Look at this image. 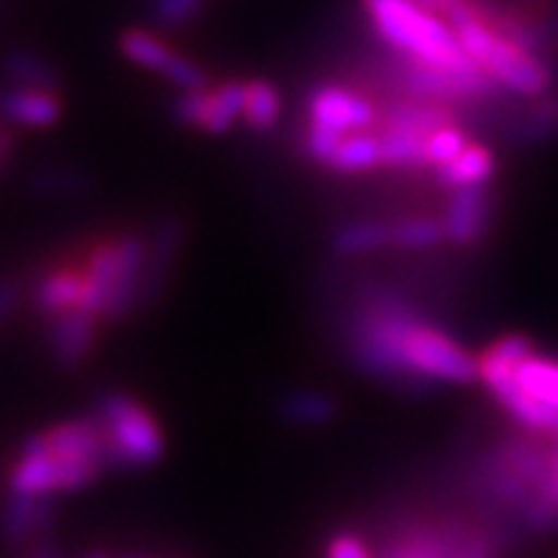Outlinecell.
Masks as SVG:
<instances>
[{"instance_id": "19", "label": "cell", "mask_w": 558, "mask_h": 558, "mask_svg": "<svg viewBox=\"0 0 558 558\" xmlns=\"http://www.w3.org/2000/svg\"><path fill=\"white\" fill-rule=\"evenodd\" d=\"M279 418L294 427H323L339 416V402L333 393L316 388H294L277 404Z\"/></svg>"}, {"instance_id": "17", "label": "cell", "mask_w": 558, "mask_h": 558, "mask_svg": "<svg viewBox=\"0 0 558 558\" xmlns=\"http://www.w3.org/2000/svg\"><path fill=\"white\" fill-rule=\"evenodd\" d=\"M0 118L26 129H52L63 118V100L60 92H46V88H3Z\"/></svg>"}, {"instance_id": "30", "label": "cell", "mask_w": 558, "mask_h": 558, "mask_svg": "<svg viewBox=\"0 0 558 558\" xmlns=\"http://www.w3.org/2000/svg\"><path fill=\"white\" fill-rule=\"evenodd\" d=\"M206 0H148V17L160 29H183L197 21Z\"/></svg>"}, {"instance_id": "25", "label": "cell", "mask_w": 558, "mask_h": 558, "mask_svg": "<svg viewBox=\"0 0 558 558\" xmlns=\"http://www.w3.org/2000/svg\"><path fill=\"white\" fill-rule=\"evenodd\" d=\"M515 383L527 397L558 411V360L530 353L527 360L515 365Z\"/></svg>"}, {"instance_id": "28", "label": "cell", "mask_w": 558, "mask_h": 558, "mask_svg": "<svg viewBox=\"0 0 558 558\" xmlns=\"http://www.w3.org/2000/svg\"><path fill=\"white\" fill-rule=\"evenodd\" d=\"M29 189L40 197H74L92 189V174L81 166H44L32 174Z\"/></svg>"}, {"instance_id": "5", "label": "cell", "mask_w": 558, "mask_h": 558, "mask_svg": "<svg viewBox=\"0 0 558 558\" xmlns=\"http://www.w3.org/2000/svg\"><path fill=\"white\" fill-rule=\"evenodd\" d=\"M92 416L106 436L109 473L148 471L162 462L166 434L146 404H140L123 390H106L95 399Z\"/></svg>"}, {"instance_id": "22", "label": "cell", "mask_w": 558, "mask_h": 558, "mask_svg": "<svg viewBox=\"0 0 558 558\" xmlns=\"http://www.w3.org/2000/svg\"><path fill=\"white\" fill-rule=\"evenodd\" d=\"M383 166V146H379V134L376 132H360L345 134V140L339 143L337 155L325 166L333 174H365L371 169Z\"/></svg>"}, {"instance_id": "18", "label": "cell", "mask_w": 558, "mask_h": 558, "mask_svg": "<svg viewBox=\"0 0 558 558\" xmlns=\"http://www.w3.org/2000/svg\"><path fill=\"white\" fill-rule=\"evenodd\" d=\"M0 72H3L7 81L23 88L60 92V86H63L60 69L54 66L52 60L44 58L40 52H32V49H23V46H12V49L0 54Z\"/></svg>"}, {"instance_id": "15", "label": "cell", "mask_w": 558, "mask_h": 558, "mask_svg": "<svg viewBox=\"0 0 558 558\" xmlns=\"http://www.w3.org/2000/svg\"><path fill=\"white\" fill-rule=\"evenodd\" d=\"M54 519L58 507L52 499L9 490L0 510V536L7 544H32L52 533Z\"/></svg>"}, {"instance_id": "37", "label": "cell", "mask_w": 558, "mask_h": 558, "mask_svg": "<svg viewBox=\"0 0 558 558\" xmlns=\"http://www.w3.org/2000/svg\"><path fill=\"white\" fill-rule=\"evenodd\" d=\"M23 558H60V550L58 544L52 542V538H37V542L29 544V553Z\"/></svg>"}, {"instance_id": "35", "label": "cell", "mask_w": 558, "mask_h": 558, "mask_svg": "<svg viewBox=\"0 0 558 558\" xmlns=\"http://www.w3.org/2000/svg\"><path fill=\"white\" fill-rule=\"evenodd\" d=\"M325 558H374V556H371L367 544L362 542L356 533H337V536L328 542Z\"/></svg>"}, {"instance_id": "10", "label": "cell", "mask_w": 558, "mask_h": 558, "mask_svg": "<svg viewBox=\"0 0 558 558\" xmlns=\"http://www.w3.org/2000/svg\"><path fill=\"white\" fill-rule=\"evenodd\" d=\"M21 448L35 450V453L58 456V459H69V462H97L104 464L106 473H109L106 436L92 413L81 418L58 422V425L46 427V430H37L29 439H23Z\"/></svg>"}, {"instance_id": "31", "label": "cell", "mask_w": 558, "mask_h": 558, "mask_svg": "<svg viewBox=\"0 0 558 558\" xmlns=\"http://www.w3.org/2000/svg\"><path fill=\"white\" fill-rule=\"evenodd\" d=\"M342 140H345L342 132H331V129H323V125L305 123L300 137V151L308 157L311 162H316V166H328L331 157L337 155V148Z\"/></svg>"}, {"instance_id": "11", "label": "cell", "mask_w": 558, "mask_h": 558, "mask_svg": "<svg viewBox=\"0 0 558 558\" xmlns=\"http://www.w3.org/2000/svg\"><path fill=\"white\" fill-rule=\"evenodd\" d=\"M183 240L185 226L177 214H166L155 222L151 236H146V268H143V282H140L137 314H148L160 302L162 291L174 274Z\"/></svg>"}, {"instance_id": "4", "label": "cell", "mask_w": 558, "mask_h": 558, "mask_svg": "<svg viewBox=\"0 0 558 558\" xmlns=\"http://www.w3.org/2000/svg\"><path fill=\"white\" fill-rule=\"evenodd\" d=\"M448 26L462 40L464 52L471 54L507 95L519 97V100H533V97H542L558 88V74L536 54L524 52L496 35L485 21H478L473 3L453 12L448 17Z\"/></svg>"}, {"instance_id": "21", "label": "cell", "mask_w": 558, "mask_h": 558, "mask_svg": "<svg viewBox=\"0 0 558 558\" xmlns=\"http://www.w3.org/2000/svg\"><path fill=\"white\" fill-rule=\"evenodd\" d=\"M390 248L385 220H348L331 234V251L337 257H367Z\"/></svg>"}, {"instance_id": "33", "label": "cell", "mask_w": 558, "mask_h": 558, "mask_svg": "<svg viewBox=\"0 0 558 558\" xmlns=\"http://www.w3.org/2000/svg\"><path fill=\"white\" fill-rule=\"evenodd\" d=\"M208 86L194 88V92H180L171 104V118L174 123L185 125V129H199L203 125V114H206Z\"/></svg>"}, {"instance_id": "32", "label": "cell", "mask_w": 558, "mask_h": 558, "mask_svg": "<svg viewBox=\"0 0 558 558\" xmlns=\"http://www.w3.org/2000/svg\"><path fill=\"white\" fill-rule=\"evenodd\" d=\"M464 148H468V137H464L462 129H456V125L430 134V140H427V169H445V166H450L456 157L462 155Z\"/></svg>"}, {"instance_id": "34", "label": "cell", "mask_w": 558, "mask_h": 558, "mask_svg": "<svg viewBox=\"0 0 558 558\" xmlns=\"http://www.w3.org/2000/svg\"><path fill=\"white\" fill-rule=\"evenodd\" d=\"M23 300V279L15 274H0V328L9 323Z\"/></svg>"}, {"instance_id": "24", "label": "cell", "mask_w": 558, "mask_h": 558, "mask_svg": "<svg viewBox=\"0 0 558 558\" xmlns=\"http://www.w3.org/2000/svg\"><path fill=\"white\" fill-rule=\"evenodd\" d=\"M118 49L129 63H134V66L160 74L169 72V66L177 58L174 49H169L160 37L151 35V32L146 29H125L118 40Z\"/></svg>"}, {"instance_id": "7", "label": "cell", "mask_w": 558, "mask_h": 558, "mask_svg": "<svg viewBox=\"0 0 558 558\" xmlns=\"http://www.w3.org/2000/svg\"><path fill=\"white\" fill-rule=\"evenodd\" d=\"M104 473L106 468L97 462H69V459H58V456L21 448L17 462L9 471V490L54 499L58 493L83 490Z\"/></svg>"}, {"instance_id": "1", "label": "cell", "mask_w": 558, "mask_h": 558, "mask_svg": "<svg viewBox=\"0 0 558 558\" xmlns=\"http://www.w3.org/2000/svg\"><path fill=\"white\" fill-rule=\"evenodd\" d=\"M416 302L399 288L371 282L362 286L351 300L342 323V348L360 374L402 393H430L436 388L404 360V331L422 319Z\"/></svg>"}, {"instance_id": "13", "label": "cell", "mask_w": 558, "mask_h": 558, "mask_svg": "<svg viewBox=\"0 0 558 558\" xmlns=\"http://www.w3.org/2000/svg\"><path fill=\"white\" fill-rule=\"evenodd\" d=\"M505 143L513 148H542L558 140V88L507 109L501 120Z\"/></svg>"}, {"instance_id": "23", "label": "cell", "mask_w": 558, "mask_h": 558, "mask_svg": "<svg viewBox=\"0 0 558 558\" xmlns=\"http://www.w3.org/2000/svg\"><path fill=\"white\" fill-rule=\"evenodd\" d=\"M245 109V83L228 81L220 86L208 88L206 114H203V125L199 132L206 134H226L236 120L243 118Z\"/></svg>"}, {"instance_id": "38", "label": "cell", "mask_w": 558, "mask_h": 558, "mask_svg": "<svg viewBox=\"0 0 558 558\" xmlns=\"http://www.w3.org/2000/svg\"><path fill=\"white\" fill-rule=\"evenodd\" d=\"M12 151V137L3 132V125H0V162L7 160V155Z\"/></svg>"}, {"instance_id": "36", "label": "cell", "mask_w": 558, "mask_h": 558, "mask_svg": "<svg viewBox=\"0 0 558 558\" xmlns=\"http://www.w3.org/2000/svg\"><path fill=\"white\" fill-rule=\"evenodd\" d=\"M416 3L422 9H427L430 15H439L441 21H448L453 12H459V9H464V7H471L473 0H416Z\"/></svg>"}, {"instance_id": "39", "label": "cell", "mask_w": 558, "mask_h": 558, "mask_svg": "<svg viewBox=\"0 0 558 558\" xmlns=\"http://www.w3.org/2000/svg\"><path fill=\"white\" fill-rule=\"evenodd\" d=\"M88 558H109V556H106V553H92Z\"/></svg>"}, {"instance_id": "6", "label": "cell", "mask_w": 558, "mask_h": 558, "mask_svg": "<svg viewBox=\"0 0 558 558\" xmlns=\"http://www.w3.org/2000/svg\"><path fill=\"white\" fill-rule=\"evenodd\" d=\"M404 360L422 379L434 385H471L478 379V360L453 337L427 323L425 316L404 331Z\"/></svg>"}, {"instance_id": "20", "label": "cell", "mask_w": 558, "mask_h": 558, "mask_svg": "<svg viewBox=\"0 0 558 558\" xmlns=\"http://www.w3.org/2000/svg\"><path fill=\"white\" fill-rule=\"evenodd\" d=\"M493 171H496V155L490 148L482 143H468V148L450 166L436 171V183L448 192H459V189H471V185H487Z\"/></svg>"}, {"instance_id": "3", "label": "cell", "mask_w": 558, "mask_h": 558, "mask_svg": "<svg viewBox=\"0 0 558 558\" xmlns=\"http://www.w3.org/2000/svg\"><path fill=\"white\" fill-rule=\"evenodd\" d=\"M371 26L399 58L450 69V72H476L482 69L464 52L448 21L430 15L416 0H362Z\"/></svg>"}, {"instance_id": "12", "label": "cell", "mask_w": 558, "mask_h": 558, "mask_svg": "<svg viewBox=\"0 0 558 558\" xmlns=\"http://www.w3.org/2000/svg\"><path fill=\"white\" fill-rule=\"evenodd\" d=\"M496 222V194L490 185H471L450 192L445 206V236L456 248H476L490 236Z\"/></svg>"}, {"instance_id": "8", "label": "cell", "mask_w": 558, "mask_h": 558, "mask_svg": "<svg viewBox=\"0 0 558 558\" xmlns=\"http://www.w3.org/2000/svg\"><path fill=\"white\" fill-rule=\"evenodd\" d=\"M473 530L476 524L464 519H411L385 538L379 558H456Z\"/></svg>"}, {"instance_id": "9", "label": "cell", "mask_w": 558, "mask_h": 558, "mask_svg": "<svg viewBox=\"0 0 558 558\" xmlns=\"http://www.w3.org/2000/svg\"><path fill=\"white\" fill-rule=\"evenodd\" d=\"M305 114H308L305 123L342 134L376 132V123H379V111L374 109V104L345 86L311 88L308 100H305Z\"/></svg>"}, {"instance_id": "27", "label": "cell", "mask_w": 558, "mask_h": 558, "mask_svg": "<svg viewBox=\"0 0 558 558\" xmlns=\"http://www.w3.org/2000/svg\"><path fill=\"white\" fill-rule=\"evenodd\" d=\"M282 114V97L268 81H248L245 83V109L243 120L251 132L268 134L279 123Z\"/></svg>"}, {"instance_id": "16", "label": "cell", "mask_w": 558, "mask_h": 558, "mask_svg": "<svg viewBox=\"0 0 558 558\" xmlns=\"http://www.w3.org/2000/svg\"><path fill=\"white\" fill-rule=\"evenodd\" d=\"M83 291H86L83 259L81 263H58L52 268H46L35 279V286H32V308L49 323L54 316L81 308Z\"/></svg>"}, {"instance_id": "14", "label": "cell", "mask_w": 558, "mask_h": 558, "mask_svg": "<svg viewBox=\"0 0 558 558\" xmlns=\"http://www.w3.org/2000/svg\"><path fill=\"white\" fill-rule=\"evenodd\" d=\"M100 319L86 311H69L46 323V348L60 371H77L88 362L97 345Z\"/></svg>"}, {"instance_id": "26", "label": "cell", "mask_w": 558, "mask_h": 558, "mask_svg": "<svg viewBox=\"0 0 558 558\" xmlns=\"http://www.w3.org/2000/svg\"><path fill=\"white\" fill-rule=\"evenodd\" d=\"M388 236L393 251H427L448 243L445 226L434 217H399L388 220Z\"/></svg>"}, {"instance_id": "29", "label": "cell", "mask_w": 558, "mask_h": 558, "mask_svg": "<svg viewBox=\"0 0 558 558\" xmlns=\"http://www.w3.org/2000/svg\"><path fill=\"white\" fill-rule=\"evenodd\" d=\"M379 146H383V166L385 169L418 171L427 169V140L416 134L402 132H376Z\"/></svg>"}, {"instance_id": "2", "label": "cell", "mask_w": 558, "mask_h": 558, "mask_svg": "<svg viewBox=\"0 0 558 558\" xmlns=\"http://www.w3.org/2000/svg\"><path fill=\"white\" fill-rule=\"evenodd\" d=\"M553 459V436L510 434L493 441L468 468V487L478 499L515 519L542 487Z\"/></svg>"}]
</instances>
